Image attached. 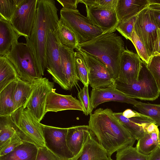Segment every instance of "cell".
Masks as SVG:
<instances>
[{
	"label": "cell",
	"mask_w": 160,
	"mask_h": 160,
	"mask_svg": "<svg viewBox=\"0 0 160 160\" xmlns=\"http://www.w3.org/2000/svg\"><path fill=\"white\" fill-rule=\"evenodd\" d=\"M109 108H99L90 115L89 130L109 158L120 150L133 146L136 139Z\"/></svg>",
	"instance_id": "obj_1"
},
{
	"label": "cell",
	"mask_w": 160,
	"mask_h": 160,
	"mask_svg": "<svg viewBox=\"0 0 160 160\" xmlns=\"http://www.w3.org/2000/svg\"><path fill=\"white\" fill-rule=\"evenodd\" d=\"M54 0H38L36 18L26 43L31 50L38 72L42 77L46 66V49L49 32L59 21Z\"/></svg>",
	"instance_id": "obj_2"
},
{
	"label": "cell",
	"mask_w": 160,
	"mask_h": 160,
	"mask_svg": "<svg viewBox=\"0 0 160 160\" xmlns=\"http://www.w3.org/2000/svg\"><path fill=\"white\" fill-rule=\"evenodd\" d=\"M77 50L86 52L98 59L107 68L115 80L118 77L120 57L125 50L122 37L114 32L103 33L80 43Z\"/></svg>",
	"instance_id": "obj_3"
},
{
	"label": "cell",
	"mask_w": 160,
	"mask_h": 160,
	"mask_svg": "<svg viewBox=\"0 0 160 160\" xmlns=\"http://www.w3.org/2000/svg\"><path fill=\"white\" fill-rule=\"evenodd\" d=\"M114 87L125 94L142 100L153 101L157 99L160 92L147 64L142 61L138 80L126 84L115 80Z\"/></svg>",
	"instance_id": "obj_4"
},
{
	"label": "cell",
	"mask_w": 160,
	"mask_h": 160,
	"mask_svg": "<svg viewBox=\"0 0 160 160\" xmlns=\"http://www.w3.org/2000/svg\"><path fill=\"white\" fill-rule=\"evenodd\" d=\"M5 56L13 65L22 80L33 84L42 78L38 71L32 53L26 43L14 42Z\"/></svg>",
	"instance_id": "obj_5"
},
{
	"label": "cell",
	"mask_w": 160,
	"mask_h": 160,
	"mask_svg": "<svg viewBox=\"0 0 160 160\" xmlns=\"http://www.w3.org/2000/svg\"><path fill=\"white\" fill-rule=\"evenodd\" d=\"M11 115L23 141L31 142L38 148L45 146L42 124L28 109L22 107Z\"/></svg>",
	"instance_id": "obj_6"
},
{
	"label": "cell",
	"mask_w": 160,
	"mask_h": 160,
	"mask_svg": "<svg viewBox=\"0 0 160 160\" xmlns=\"http://www.w3.org/2000/svg\"><path fill=\"white\" fill-rule=\"evenodd\" d=\"M61 19L75 34L80 43L89 41L104 33L95 26L87 17L79 11L62 8L60 10Z\"/></svg>",
	"instance_id": "obj_7"
},
{
	"label": "cell",
	"mask_w": 160,
	"mask_h": 160,
	"mask_svg": "<svg viewBox=\"0 0 160 160\" xmlns=\"http://www.w3.org/2000/svg\"><path fill=\"white\" fill-rule=\"evenodd\" d=\"M33 90L28 100L23 106L40 122L46 114L45 108L49 93L56 89L54 83L46 78H42L32 84Z\"/></svg>",
	"instance_id": "obj_8"
},
{
	"label": "cell",
	"mask_w": 160,
	"mask_h": 160,
	"mask_svg": "<svg viewBox=\"0 0 160 160\" xmlns=\"http://www.w3.org/2000/svg\"><path fill=\"white\" fill-rule=\"evenodd\" d=\"M38 0H22L10 22L17 32L26 39L30 36L35 22Z\"/></svg>",
	"instance_id": "obj_9"
},
{
	"label": "cell",
	"mask_w": 160,
	"mask_h": 160,
	"mask_svg": "<svg viewBox=\"0 0 160 160\" xmlns=\"http://www.w3.org/2000/svg\"><path fill=\"white\" fill-rule=\"evenodd\" d=\"M54 30L49 31L46 49V68L54 82L67 90L62 73L58 40Z\"/></svg>",
	"instance_id": "obj_10"
},
{
	"label": "cell",
	"mask_w": 160,
	"mask_h": 160,
	"mask_svg": "<svg viewBox=\"0 0 160 160\" xmlns=\"http://www.w3.org/2000/svg\"><path fill=\"white\" fill-rule=\"evenodd\" d=\"M45 146L62 160H72L73 156L66 142L68 128L42 124Z\"/></svg>",
	"instance_id": "obj_11"
},
{
	"label": "cell",
	"mask_w": 160,
	"mask_h": 160,
	"mask_svg": "<svg viewBox=\"0 0 160 160\" xmlns=\"http://www.w3.org/2000/svg\"><path fill=\"white\" fill-rule=\"evenodd\" d=\"M158 29L148 7L138 14L134 24V31L144 43L150 57L153 54Z\"/></svg>",
	"instance_id": "obj_12"
},
{
	"label": "cell",
	"mask_w": 160,
	"mask_h": 160,
	"mask_svg": "<svg viewBox=\"0 0 160 160\" xmlns=\"http://www.w3.org/2000/svg\"><path fill=\"white\" fill-rule=\"evenodd\" d=\"M78 51L83 55L86 61L88 70L89 84L92 89L114 87L115 80L102 63L86 52Z\"/></svg>",
	"instance_id": "obj_13"
},
{
	"label": "cell",
	"mask_w": 160,
	"mask_h": 160,
	"mask_svg": "<svg viewBox=\"0 0 160 160\" xmlns=\"http://www.w3.org/2000/svg\"><path fill=\"white\" fill-rule=\"evenodd\" d=\"M87 17L104 33L114 32L119 22L115 9L86 6Z\"/></svg>",
	"instance_id": "obj_14"
},
{
	"label": "cell",
	"mask_w": 160,
	"mask_h": 160,
	"mask_svg": "<svg viewBox=\"0 0 160 160\" xmlns=\"http://www.w3.org/2000/svg\"><path fill=\"white\" fill-rule=\"evenodd\" d=\"M142 60L137 53L126 48L120 57L118 77L116 80L130 84L138 79Z\"/></svg>",
	"instance_id": "obj_15"
},
{
	"label": "cell",
	"mask_w": 160,
	"mask_h": 160,
	"mask_svg": "<svg viewBox=\"0 0 160 160\" xmlns=\"http://www.w3.org/2000/svg\"><path fill=\"white\" fill-rule=\"evenodd\" d=\"M90 102L92 110L103 103L115 101L130 104L134 105L139 102L111 87L98 89H92L90 93Z\"/></svg>",
	"instance_id": "obj_16"
},
{
	"label": "cell",
	"mask_w": 160,
	"mask_h": 160,
	"mask_svg": "<svg viewBox=\"0 0 160 160\" xmlns=\"http://www.w3.org/2000/svg\"><path fill=\"white\" fill-rule=\"evenodd\" d=\"M56 89L50 92L47 97L45 108L46 113L57 112L68 110L83 111L82 105L79 100L72 95H64L55 92Z\"/></svg>",
	"instance_id": "obj_17"
},
{
	"label": "cell",
	"mask_w": 160,
	"mask_h": 160,
	"mask_svg": "<svg viewBox=\"0 0 160 160\" xmlns=\"http://www.w3.org/2000/svg\"><path fill=\"white\" fill-rule=\"evenodd\" d=\"M89 131L88 125L72 126L68 128L66 142L73 155L72 160H77L81 155Z\"/></svg>",
	"instance_id": "obj_18"
},
{
	"label": "cell",
	"mask_w": 160,
	"mask_h": 160,
	"mask_svg": "<svg viewBox=\"0 0 160 160\" xmlns=\"http://www.w3.org/2000/svg\"><path fill=\"white\" fill-rule=\"evenodd\" d=\"M62 73L67 90H71L78 85L76 73L74 49L59 44Z\"/></svg>",
	"instance_id": "obj_19"
},
{
	"label": "cell",
	"mask_w": 160,
	"mask_h": 160,
	"mask_svg": "<svg viewBox=\"0 0 160 160\" xmlns=\"http://www.w3.org/2000/svg\"><path fill=\"white\" fill-rule=\"evenodd\" d=\"M149 5L148 0H118L115 10L119 22L138 15Z\"/></svg>",
	"instance_id": "obj_20"
},
{
	"label": "cell",
	"mask_w": 160,
	"mask_h": 160,
	"mask_svg": "<svg viewBox=\"0 0 160 160\" xmlns=\"http://www.w3.org/2000/svg\"><path fill=\"white\" fill-rule=\"evenodd\" d=\"M20 37L11 22L0 16V56H6Z\"/></svg>",
	"instance_id": "obj_21"
},
{
	"label": "cell",
	"mask_w": 160,
	"mask_h": 160,
	"mask_svg": "<svg viewBox=\"0 0 160 160\" xmlns=\"http://www.w3.org/2000/svg\"><path fill=\"white\" fill-rule=\"evenodd\" d=\"M109 158L105 150L90 131L82 153L77 160H101Z\"/></svg>",
	"instance_id": "obj_22"
},
{
	"label": "cell",
	"mask_w": 160,
	"mask_h": 160,
	"mask_svg": "<svg viewBox=\"0 0 160 160\" xmlns=\"http://www.w3.org/2000/svg\"><path fill=\"white\" fill-rule=\"evenodd\" d=\"M38 149L34 144L24 141L10 152L0 156V160H36Z\"/></svg>",
	"instance_id": "obj_23"
},
{
	"label": "cell",
	"mask_w": 160,
	"mask_h": 160,
	"mask_svg": "<svg viewBox=\"0 0 160 160\" xmlns=\"http://www.w3.org/2000/svg\"><path fill=\"white\" fill-rule=\"evenodd\" d=\"M54 32L61 44L73 49L77 48L79 43L77 36L61 19Z\"/></svg>",
	"instance_id": "obj_24"
},
{
	"label": "cell",
	"mask_w": 160,
	"mask_h": 160,
	"mask_svg": "<svg viewBox=\"0 0 160 160\" xmlns=\"http://www.w3.org/2000/svg\"><path fill=\"white\" fill-rule=\"evenodd\" d=\"M19 78L17 72L10 61L6 56H0V92Z\"/></svg>",
	"instance_id": "obj_25"
},
{
	"label": "cell",
	"mask_w": 160,
	"mask_h": 160,
	"mask_svg": "<svg viewBox=\"0 0 160 160\" xmlns=\"http://www.w3.org/2000/svg\"><path fill=\"white\" fill-rule=\"evenodd\" d=\"M17 80L11 82L0 92L1 115H11L15 110L13 95Z\"/></svg>",
	"instance_id": "obj_26"
},
{
	"label": "cell",
	"mask_w": 160,
	"mask_h": 160,
	"mask_svg": "<svg viewBox=\"0 0 160 160\" xmlns=\"http://www.w3.org/2000/svg\"><path fill=\"white\" fill-rule=\"evenodd\" d=\"M33 90L32 84L23 81L19 78L13 95L15 109L23 106L29 99Z\"/></svg>",
	"instance_id": "obj_27"
},
{
	"label": "cell",
	"mask_w": 160,
	"mask_h": 160,
	"mask_svg": "<svg viewBox=\"0 0 160 160\" xmlns=\"http://www.w3.org/2000/svg\"><path fill=\"white\" fill-rule=\"evenodd\" d=\"M18 133L11 115H0V146Z\"/></svg>",
	"instance_id": "obj_28"
},
{
	"label": "cell",
	"mask_w": 160,
	"mask_h": 160,
	"mask_svg": "<svg viewBox=\"0 0 160 160\" xmlns=\"http://www.w3.org/2000/svg\"><path fill=\"white\" fill-rule=\"evenodd\" d=\"M133 107L140 113L151 118L157 126H160V104L139 102Z\"/></svg>",
	"instance_id": "obj_29"
},
{
	"label": "cell",
	"mask_w": 160,
	"mask_h": 160,
	"mask_svg": "<svg viewBox=\"0 0 160 160\" xmlns=\"http://www.w3.org/2000/svg\"><path fill=\"white\" fill-rule=\"evenodd\" d=\"M113 114L136 140H138L144 135L145 132L142 125L124 117L122 112H113Z\"/></svg>",
	"instance_id": "obj_30"
},
{
	"label": "cell",
	"mask_w": 160,
	"mask_h": 160,
	"mask_svg": "<svg viewBox=\"0 0 160 160\" xmlns=\"http://www.w3.org/2000/svg\"><path fill=\"white\" fill-rule=\"evenodd\" d=\"M75 62L76 75L78 80L80 81L84 86H88V67L83 56L78 51L75 52Z\"/></svg>",
	"instance_id": "obj_31"
},
{
	"label": "cell",
	"mask_w": 160,
	"mask_h": 160,
	"mask_svg": "<svg viewBox=\"0 0 160 160\" xmlns=\"http://www.w3.org/2000/svg\"><path fill=\"white\" fill-rule=\"evenodd\" d=\"M22 0H0V16L10 22Z\"/></svg>",
	"instance_id": "obj_32"
},
{
	"label": "cell",
	"mask_w": 160,
	"mask_h": 160,
	"mask_svg": "<svg viewBox=\"0 0 160 160\" xmlns=\"http://www.w3.org/2000/svg\"><path fill=\"white\" fill-rule=\"evenodd\" d=\"M159 147L153 140L150 134L146 133L138 140L135 148L139 153L148 155Z\"/></svg>",
	"instance_id": "obj_33"
},
{
	"label": "cell",
	"mask_w": 160,
	"mask_h": 160,
	"mask_svg": "<svg viewBox=\"0 0 160 160\" xmlns=\"http://www.w3.org/2000/svg\"><path fill=\"white\" fill-rule=\"evenodd\" d=\"M129 40L133 44L138 54L142 60L147 64L151 57L149 55L148 50L144 43L134 30Z\"/></svg>",
	"instance_id": "obj_34"
},
{
	"label": "cell",
	"mask_w": 160,
	"mask_h": 160,
	"mask_svg": "<svg viewBox=\"0 0 160 160\" xmlns=\"http://www.w3.org/2000/svg\"><path fill=\"white\" fill-rule=\"evenodd\" d=\"M138 15L119 22L116 27V30L127 39L131 38Z\"/></svg>",
	"instance_id": "obj_35"
},
{
	"label": "cell",
	"mask_w": 160,
	"mask_h": 160,
	"mask_svg": "<svg viewBox=\"0 0 160 160\" xmlns=\"http://www.w3.org/2000/svg\"><path fill=\"white\" fill-rule=\"evenodd\" d=\"M147 65L160 92V56L157 55L152 56Z\"/></svg>",
	"instance_id": "obj_36"
},
{
	"label": "cell",
	"mask_w": 160,
	"mask_h": 160,
	"mask_svg": "<svg viewBox=\"0 0 160 160\" xmlns=\"http://www.w3.org/2000/svg\"><path fill=\"white\" fill-rule=\"evenodd\" d=\"M78 97L81 102L82 108L83 112L86 116L91 115L92 111L90 102L88 86H84L80 89L78 94Z\"/></svg>",
	"instance_id": "obj_37"
},
{
	"label": "cell",
	"mask_w": 160,
	"mask_h": 160,
	"mask_svg": "<svg viewBox=\"0 0 160 160\" xmlns=\"http://www.w3.org/2000/svg\"><path fill=\"white\" fill-rule=\"evenodd\" d=\"M122 114L125 117L141 125L142 127L147 123H155L149 117L130 109L124 111L122 112Z\"/></svg>",
	"instance_id": "obj_38"
},
{
	"label": "cell",
	"mask_w": 160,
	"mask_h": 160,
	"mask_svg": "<svg viewBox=\"0 0 160 160\" xmlns=\"http://www.w3.org/2000/svg\"><path fill=\"white\" fill-rule=\"evenodd\" d=\"M23 141L18 132L2 146H0V156L10 152L22 143Z\"/></svg>",
	"instance_id": "obj_39"
},
{
	"label": "cell",
	"mask_w": 160,
	"mask_h": 160,
	"mask_svg": "<svg viewBox=\"0 0 160 160\" xmlns=\"http://www.w3.org/2000/svg\"><path fill=\"white\" fill-rule=\"evenodd\" d=\"M118 0H79V2L84 4L86 6H98L115 9Z\"/></svg>",
	"instance_id": "obj_40"
},
{
	"label": "cell",
	"mask_w": 160,
	"mask_h": 160,
	"mask_svg": "<svg viewBox=\"0 0 160 160\" xmlns=\"http://www.w3.org/2000/svg\"><path fill=\"white\" fill-rule=\"evenodd\" d=\"M36 160H62L46 146L38 148Z\"/></svg>",
	"instance_id": "obj_41"
},
{
	"label": "cell",
	"mask_w": 160,
	"mask_h": 160,
	"mask_svg": "<svg viewBox=\"0 0 160 160\" xmlns=\"http://www.w3.org/2000/svg\"><path fill=\"white\" fill-rule=\"evenodd\" d=\"M62 6L63 8L70 9H77L79 0H57Z\"/></svg>",
	"instance_id": "obj_42"
},
{
	"label": "cell",
	"mask_w": 160,
	"mask_h": 160,
	"mask_svg": "<svg viewBox=\"0 0 160 160\" xmlns=\"http://www.w3.org/2000/svg\"><path fill=\"white\" fill-rule=\"evenodd\" d=\"M142 128L145 133H149L159 131L158 126L153 123L146 124L142 126Z\"/></svg>",
	"instance_id": "obj_43"
},
{
	"label": "cell",
	"mask_w": 160,
	"mask_h": 160,
	"mask_svg": "<svg viewBox=\"0 0 160 160\" xmlns=\"http://www.w3.org/2000/svg\"><path fill=\"white\" fill-rule=\"evenodd\" d=\"M160 54V29L157 30V35L155 43L152 56Z\"/></svg>",
	"instance_id": "obj_44"
},
{
	"label": "cell",
	"mask_w": 160,
	"mask_h": 160,
	"mask_svg": "<svg viewBox=\"0 0 160 160\" xmlns=\"http://www.w3.org/2000/svg\"><path fill=\"white\" fill-rule=\"evenodd\" d=\"M148 160H160V147L148 155Z\"/></svg>",
	"instance_id": "obj_45"
},
{
	"label": "cell",
	"mask_w": 160,
	"mask_h": 160,
	"mask_svg": "<svg viewBox=\"0 0 160 160\" xmlns=\"http://www.w3.org/2000/svg\"><path fill=\"white\" fill-rule=\"evenodd\" d=\"M149 9L158 28L160 29V11Z\"/></svg>",
	"instance_id": "obj_46"
},
{
	"label": "cell",
	"mask_w": 160,
	"mask_h": 160,
	"mask_svg": "<svg viewBox=\"0 0 160 160\" xmlns=\"http://www.w3.org/2000/svg\"><path fill=\"white\" fill-rule=\"evenodd\" d=\"M148 8L151 9L160 11V5L156 4L149 5Z\"/></svg>",
	"instance_id": "obj_47"
},
{
	"label": "cell",
	"mask_w": 160,
	"mask_h": 160,
	"mask_svg": "<svg viewBox=\"0 0 160 160\" xmlns=\"http://www.w3.org/2000/svg\"><path fill=\"white\" fill-rule=\"evenodd\" d=\"M148 1L149 5L156 4L160 5V0H148Z\"/></svg>",
	"instance_id": "obj_48"
},
{
	"label": "cell",
	"mask_w": 160,
	"mask_h": 160,
	"mask_svg": "<svg viewBox=\"0 0 160 160\" xmlns=\"http://www.w3.org/2000/svg\"><path fill=\"white\" fill-rule=\"evenodd\" d=\"M148 157H145L144 158H143L142 159H141L140 160H148ZM112 160H113L112 159Z\"/></svg>",
	"instance_id": "obj_49"
},
{
	"label": "cell",
	"mask_w": 160,
	"mask_h": 160,
	"mask_svg": "<svg viewBox=\"0 0 160 160\" xmlns=\"http://www.w3.org/2000/svg\"><path fill=\"white\" fill-rule=\"evenodd\" d=\"M112 158H110L108 159H103L101 160H112Z\"/></svg>",
	"instance_id": "obj_50"
},
{
	"label": "cell",
	"mask_w": 160,
	"mask_h": 160,
	"mask_svg": "<svg viewBox=\"0 0 160 160\" xmlns=\"http://www.w3.org/2000/svg\"><path fill=\"white\" fill-rule=\"evenodd\" d=\"M159 130V134H160V129Z\"/></svg>",
	"instance_id": "obj_51"
},
{
	"label": "cell",
	"mask_w": 160,
	"mask_h": 160,
	"mask_svg": "<svg viewBox=\"0 0 160 160\" xmlns=\"http://www.w3.org/2000/svg\"><path fill=\"white\" fill-rule=\"evenodd\" d=\"M158 55V56H160V54H158V55Z\"/></svg>",
	"instance_id": "obj_52"
}]
</instances>
